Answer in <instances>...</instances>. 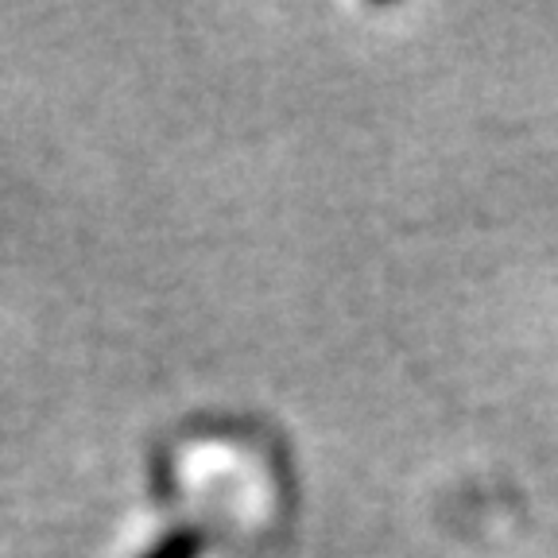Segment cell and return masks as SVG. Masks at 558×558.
Here are the masks:
<instances>
[{
	"instance_id": "1",
	"label": "cell",
	"mask_w": 558,
	"mask_h": 558,
	"mask_svg": "<svg viewBox=\"0 0 558 558\" xmlns=\"http://www.w3.org/2000/svg\"><path fill=\"white\" fill-rule=\"evenodd\" d=\"M209 547V532L202 523H174L171 532L140 550L136 558H202Z\"/></svg>"
}]
</instances>
